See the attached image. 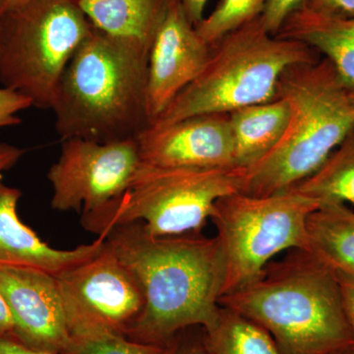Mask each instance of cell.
Masks as SVG:
<instances>
[{
    "mask_svg": "<svg viewBox=\"0 0 354 354\" xmlns=\"http://www.w3.org/2000/svg\"><path fill=\"white\" fill-rule=\"evenodd\" d=\"M101 236L138 281L145 298L128 339L165 348L188 328L206 330L215 325L225 279L216 236H155L141 223L118 225Z\"/></svg>",
    "mask_w": 354,
    "mask_h": 354,
    "instance_id": "cell-1",
    "label": "cell"
},
{
    "mask_svg": "<svg viewBox=\"0 0 354 354\" xmlns=\"http://www.w3.org/2000/svg\"><path fill=\"white\" fill-rule=\"evenodd\" d=\"M218 304L267 330L279 354H330L353 346L337 272L309 250H288Z\"/></svg>",
    "mask_w": 354,
    "mask_h": 354,
    "instance_id": "cell-2",
    "label": "cell"
},
{
    "mask_svg": "<svg viewBox=\"0 0 354 354\" xmlns=\"http://www.w3.org/2000/svg\"><path fill=\"white\" fill-rule=\"evenodd\" d=\"M149 55L139 44L93 27L67 65L51 106L62 140L136 139L149 125Z\"/></svg>",
    "mask_w": 354,
    "mask_h": 354,
    "instance_id": "cell-3",
    "label": "cell"
},
{
    "mask_svg": "<svg viewBox=\"0 0 354 354\" xmlns=\"http://www.w3.org/2000/svg\"><path fill=\"white\" fill-rule=\"evenodd\" d=\"M277 97L290 104V122L278 145L243 169L244 194L290 190L312 176L354 128V92L327 58L286 70Z\"/></svg>",
    "mask_w": 354,
    "mask_h": 354,
    "instance_id": "cell-4",
    "label": "cell"
},
{
    "mask_svg": "<svg viewBox=\"0 0 354 354\" xmlns=\"http://www.w3.org/2000/svg\"><path fill=\"white\" fill-rule=\"evenodd\" d=\"M319 59V53L307 44L270 34L260 16L211 46L201 74L152 124H169L200 114L230 113L271 101L286 70Z\"/></svg>",
    "mask_w": 354,
    "mask_h": 354,
    "instance_id": "cell-5",
    "label": "cell"
},
{
    "mask_svg": "<svg viewBox=\"0 0 354 354\" xmlns=\"http://www.w3.org/2000/svg\"><path fill=\"white\" fill-rule=\"evenodd\" d=\"M242 183L241 169L158 167L141 162L124 192L81 221L97 236L132 223H141L155 236L197 234L216 201L241 192Z\"/></svg>",
    "mask_w": 354,
    "mask_h": 354,
    "instance_id": "cell-6",
    "label": "cell"
},
{
    "mask_svg": "<svg viewBox=\"0 0 354 354\" xmlns=\"http://www.w3.org/2000/svg\"><path fill=\"white\" fill-rule=\"evenodd\" d=\"M79 0H34L0 16V83L51 109L70 60L92 32Z\"/></svg>",
    "mask_w": 354,
    "mask_h": 354,
    "instance_id": "cell-7",
    "label": "cell"
},
{
    "mask_svg": "<svg viewBox=\"0 0 354 354\" xmlns=\"http://www.w3.org/2000/svg\"><path fill=\"white\" fill-rule=\"evenodd\" d=\"M320 205L293 190L267 196L236 192L218 200L209 220L225 259L223 295L250 283L278 254L308 250L307 218Z\"/></svg>",
    "mask_w": 354,
    "mask_h": 354,
    "instance_id": "cell-8",
    "label": "cell"
},
{
    "mask_svg": "<svg viewBox=\"0 0 354 354\" xmlns=\"http://www.w3.org/2000/svg\"><path fill=\"white\" fill-rule=\"evenodd\" d=\"M71 337L125 335L145 305L143 291L108 243L101 252L57 276Z\"/></svg>",
    "mask_w": 354,
    "mask_h": 354,
    "instance_id": "cell-9",
    "label": "cell"
},
{
    "mask_svg": "<svg viewBox=\"0 0 354 354\" xmlns=\"http://www.w3.org/2000/svg\"><path fill=\"white\" fill-rule=\"evenodd\" d=\"M62 152L48 179L51 207L60 212L91 213L120 196L141 164L136 139L100 143L62 140Z\"/></svg>",
    "mask_w": 354,
    "mask_h": 354,
    "instance_id": "cell-10",
    "label": "cell"
},
{
    "mask_svg": "<svg viewBox=\"0 0 354 354\" xmlns=\"http://www.w3.org/2000/svg\"><path fill=\"white\" fill-rule=\"evenodd\" d=\"M0 291L12 315L13 339L36 351L64 353L71 334L57 277L32 268L0 266Z\"/></svg>",
    "mask_w": 354,
    "mask_h": 354,
    "instance_id": "cell-11",
    "label": "cell"
},
{
    "mask_svg": "<svg viewBox=\"0 0 354 354\" xmlns=\"http://www.w3.org/2000/svg\"><path fill=\"white\" fill-rule=\"evenodd\" d=\"M143 164L158 167L239 169L230 113L190 116L147 127L136 137Z\"/></svg>",
    "mask_w": 354,
    "mask_h": 354,
    "instance_id": "cell-12",
    "label": "cell"
},
{
    "mask_svg": "<svg viewBox=\"0 0 354 354\" xmlns=\"http://www.w3.org/2000/svg\"><path fill=\"white\" fill-rule=\"evenodd\" d=\"M209 55L211 46L198 34L180 0H171L149 55V125L201 74Z\"/></svg>",
    "mask_w": 354,
    "mask_h": 354,
    "instance_id": "cell-13",
    "label": "cell"
},
{
    "mask_svg": "<svg viewBox=\"0 0 354 354\" xmlns=\"http://www.w3.org/2000/svg\"><path fill=\"white\" fill-rule=\"evenodd\" d=\"M22 193L0 179V266L32 268L58 276L101 252L104 236L70 250L53 248L41 241L31 227L18 216Z\"/></svg>",
    "mask_w": 354,
    "mask_h": 354,
    "instance_id": "cell-14",
    "label": "cell"
},
{
    "mask_svg": "<svg viewBox=\"0 0 354 354\" xmlns=\"http://www.w3.org/2000/svg\"><path fill=\"white\" fill-rule=\"evenodd\" d=\"M276 36L301 41L323 55L342 83L354 92V20L304 6L291 14Z\"/></svg>",
    "mask_w": 354,
    "mask_h": 354,
    "instance_id": "cell-15",
    "label": "cell"
},
{
    "mask_svg": "<svg viewBox=\"0 0 354 354\" xmlns=\"http://www.w3.org/2000/svg\"><path fill=\"white\" fill-rule=\"evenodd\" d=\"M95 29L151 50L171 0H79Z\"/></svg>",
    "mask_w": 354,
    "mask_h": 354,
    "instance_id": "cell-16",
    "label": "cell"
},
{
    "mask_svg": "<svg viewBox=\"0 0 354 354\" xmlns=\"http://www.w3.org/2000/svg\"><path fill=\"white\" fill-rule=\"evenodd\" d=\"M290 118V104L279 97L232 111L236 167L249 169L271 152L285 135Z\"/></svg>",
    "mask_w": 354,
    "mask_h": 354,
    "instance_id": "cell-17",
    "label": "cell"
},
{
    "mask_svg": "<svg viewBox=\"0 0 354 354\" xmlns=\"http://www.w3.org/2000/svg\"><path fill=\"white\" fill-rule=\"evenodd\" d=\"M308 250L335 272H354V212L342 203L321 204L307 218Z\"/></svg>",
    "mask_w": 354,
    "mask_h": 354,
    "instance_id": "cell-18",
    "label": "cell"
},
{
    "mask_svg": "<svg viewBox=\"0 0 354 354\" xmlns=\"http://www.w3.org/2000/svg\"><path fill=\"white\" fill-rule=\"evenodd\" d=\"M203 344L207 354H279L267 330L221 305L215 325L204 330Z\"/></svg>",
    "mask_w": 354,
    "mask_h": 354,
    "instance_id": "cell-19",
    "label": "cell"
},
{
    "mask_svg": "<svg viewBox=\"0 0 354 354\" xmlns=\"http://www.w3.org/2000/svg\"><path fill=\"white\" fill-rule=\"evenodd\" d=\"M290 190L321 204H354V128L312 176Z\"/></svg>",
    "mask_w": 354,
    "mask_h": 354,
    "instance_id": "cell-20",
    "label": "cell"
},
{
    "mask_svg": "<svg viewBox=\"0 0 354 354\" xmlns=\"http://www.w3.org/2000/svg\"><path fill=\"white\" fill-rule=\"evenodd\" d=\"M267 0H220L216 8L196 26V31L209 46L218 43L264 11Z\"/></svg>",
    "mask_w": 354,
    "mask_h": 354,
    "instance_id": "cell-21",
    "label": "cell"
},
{
    "mask_svg": "<svg viewBox=\"0 0 354 354\" xmlns=\"http://www.w3.org/2000/svg\"><path fill=\"white\" fill-rule=\"evenodd\" d=\"M165 348L108 333L71 337L64 354H162Z\"/></svg>",
    "mask_w": 354,
    "mask_h": 354,
    "instance_id": "cell-22",
    "label": "cell"
},
{
    "mask_svg": "<svg viewBox=\"0 0 354 354\" xmlns=\"http://www.w3.org/2000/svg\"><path fill=\"white\" fill-rule=\"evenodd\" d=\"M307 1L308 0H267L261 15L265 29L276 36L291 14L304 7Z\"/></svg>",
    "mask_w": 354,
    "mask_h": 354,
    "instance_id": "cell-23",
    "label": "cell"
},
{
    "mask_svg": "<svg viewBox=\"0 0 354 354\" xmlns=\"http://www.w3.org/2000/svg\"><path fill=\"white\" fill-rule=\"evenodd\" d=\"M31 106V102L24 95L11 88H0V128L19 124L17 114Z\"/></svg>",
    "mask_w": 354,
    "mask_h": 354,
    "instance_id": "cell-24",
    "label": "cell"
},
{
    "mask_svg": "<svg viewBox=\"0 0 354 354\" xmlns=\"http://www.w3.org/2000/svg\"><path fill=\"white\" fill-rule=\"evenodd\" d=\"M304 6L333 17L354 20V0H308Z\"/></svg>",
    "mask_w": 354,
    "mask_h": 354,
    "instance_id": "cell-25",
    "label": "cell"
},
{
    "mask_svg": "<svg viewBox=\"0 0 354 354\" xmlns=\"http://www.w3.org/2000/svg\"><path fill=\"white\" fill-rule=\"evenodd\" d=\"M337 274L341 288L344 313L353 335L354 349V272H337Z\"/></svg>",
    "mask_w": 354,
    "mask_h": 354,
    "instance_id": "cell-26",
    "label": "cell"
},
{
    "mask_svg": "<svg viewBox=\"0 0 354 354\" xmlns=\"http://www.w3.org/2000/svg\"><path fill=\"white\" fill-rule=\"evenodd\" d=\"M162 354H207L201 339H181L180 333L165 346Z\"/></svg>",
    "mask_w": 354,
    "mask_h": 354,
    "instance_id": "cell-27",
    "label": "cell"
},
{
    "mask_svg": "<svg viewBox=\"0 0 354 354\" xmlns=\"http://www.w3.org/2000/svg\"><path fill=\"white\" fill-rule=\"evenodd\" d=\"M25 153V149L0 142V179H2V174L12 169Z\"/></svg>",
    "mask_w": 354,
    "mask_h": 354,
    "instance_id": "cell-28",
    "label": "cell"
},
{
    "mask_svg": "<svg viewBox=\"0 0 354 354\" xmlns=\"http://www.w3.org/2000/svg\"><path fill=\"white\" fill-rule=\"evenodd\" d=\"M0 354H55L28 348L11 337H0Z\"/></svg>",
    "mask_w": 354,
    "mask_h": 354,
    "instance_id": "cell-29",
    "label": "cell"
},
{
    "mask_svg": "<svg viewBox=\"0 0 354 354\" xmlns=\"http://www.w3.org/2000/svg\"><path fill=\"white\" fill-rule=\"evenodd\" d=\"M180 1L188 18L196 27L205 17V8L209 0H180Z\"/></svg>",
    "mask_w": 354,
    "mask_h": 354,
    "instance_id": "cell-30",
    "label": "cell"
},
{
    "mask_svg": "<svg viewBox=\"0 0 354 354\" xmlns=\"http://www.w3.org/2000/svg\"><path fill=\"white\" fill-rule=\"evenodd\" d=\"M14 323L10 309L0 291V337H13Z\"/></svg>",
    "mask_w": 354,
    "mask_h": 354,
    "instance_id": "cell-31",
    "label": "cell"
},
{
    "mask_svg": "<svg viewBox=\"0 0 354 354\" xmlns=\"http://www.w3.org/2000/svg\"><path fill=\"white\" fill-rule=\"evenodd\" d=\"M32 1L34 0H0V16Z\"/></svg>",
    "mask_w": 354,
    "mask_h": 354,
    "instance_id": "cell-32",
    "label": "cell"
},
{
    "mask_svg": "<svg viewBox=\"0 0 354 354\" xmlns=\"http://www.w3.org/2000/svg\"><path fill=\"white\" fill-rule=\"evenodd\" d=\"M330 354H354L353 346H351V348L341 349V351H335V353H333Z\"/></svg>",
    "mask_w": 354,
    "mask_h": 354,
    "instance_id": "cell-33",
    "label": "cell"
}]
</instances>
